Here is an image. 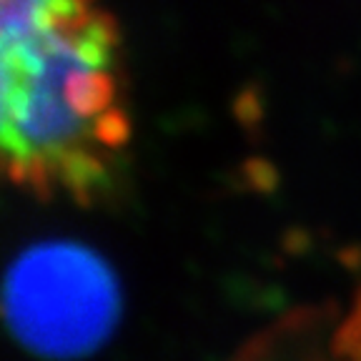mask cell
Segmentation results:
<instances>
[{"instance_id": "6da1fadb", "label": "cell", "mask_w": 361, "mask_h": 361, "mask_svg": "<svg viewBox=\"0 0 361 361\" xmlns=\"http://www.w3.org/2000/svg\"><path fill=\"white\" fill-rule=\"evenodd\" d=\"M130 141L123 35L103 0H51L0 23V180L101 201Z\"/></svg>"}, {"instance_id": "7a4b0ae2", "label": "cell", "mask_w": 361, "mask_h": 361, "mask_svg": "<svg viewBox=\"0 0 361 361\" xmlns=\"http://www.w3.org/2000/svg\"><path fill=\"white\" fill-rule=\"evenodd\" d=\"M18 319L48 344H75L101 319L98 276L73 259H38L16 286Z\"/></svg>"}, {"instance_id": "3957f363", "label": "cell", "mask_w": 361, "mask_h": 361, "mask_svg": "<svg viewBox=\"0 0 361 361\" xmlns=\"http://www.w3.org/2000/svg\"><path fill=\"white\" fill-rule=\"evenodd\" d=\"M341 349L354 361H361V301L354 306L351 316L341 326Z\"/></svg>"}]
</instances>
